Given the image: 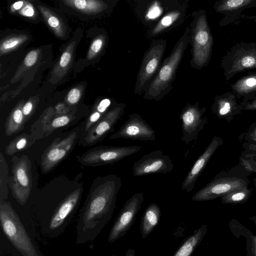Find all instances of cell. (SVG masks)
I'll use <instances>...</instances> for the list:
<instances>
[{"mask_svg": "<svg viewBox=\"0 0 256 256\" xmlns=\"http://www.w3.org/2000/svg\"><path fill=\"white\" fill-rule=\"evenodd\" d=\"M122 185V178L114 174L98 176L93 180L80 212L76 226L77 244L94 241L109 222Z\"/></svg>", "mask_w": 256, "mask_h": 256, "instance_id": "1", "label": "cell"}, {"mask_svg": "<svg viewBox=\"0 0 256 256\" xmlns=\"http://www.w3.org/2000/svg\"><path fill=\"white\" fill-rule=\"evenodd\" d=\"M189 34L190 27L188 26L146 88L144 99L160 100L172 90L177 70L189 42Z\"/></svg>", "mask_w": 256, "mask_h": 256, "instance_id": "2", "label": "cell"}, {"mask_svg": "<svg viewBox=\"0 0 256 256\" xmlns=\"http://www.w3.org/2000/svg\"><path fill=\"white\" fill-rule=\"evenodd\" d=\"M190 25L189 42L192 46L191 66L200 70L206 66L212 56L214 38L206 10L192 12Z\"/></svg>", "mask_w": 256, "mask_h": 256, "instance_id": "3", "label": "cell"}, {"mask_svg": "<svg viewBox=\"0 0 256 256\" xmlns=\"http://www.w3.org/2000/svg\"><path fill=\"white\" fill-rule=\"evenodd\" d=\"M0 222L4 233L22 256H43L8 202L0 201Z\"/></svg>", "mask_w": 256, "mask_h": 256, "instance_id": "4", "label": "cell"}, {"mask_svg": "<svg viewBox=\"0 0 256 256\" xmlns=\"http://www.w3.org/2000/svg\"><path fill=\"white\" fill-rule=\"evenodd\" d=\"M221 66L226 80L238 73L256 69V43L241 42L234 45L222 58Z\"/></svg>", "mask_w": 256, "mask_h": 256, "instance_id": "5", "label": "cell"}, {"mask_svg": "<svg viewBox=\"0 0 256 256\" xmlns=\"http://www.w3.org/2000/svg\"><path fill=\"white\" fill-rule=\"evenodd\" d=\"M12 174L8 186L13 197L21 205L26 202L32 188V164L28 156H14L11 159Z\"/></svg>", "mask_w": 256, "mask_h": 256, "instance_id": "6", "label": "cell"}, {"mask_svg": "<svg viewBox=\"0 0 256 256\" xmlns=\"http://www.w3.org/2000/svg\"><path fill=\"white\" fill-rule=\"evenodd\" d=\"M138 146H99L92 148L76 156L82 166L96 167L112 164L140 150Z\"/></svg>", "mask_w": 256, "mask_h": 256, "instance_id": "7", "label": "cell"}, {"mask_svg": "<svg viewBox=\"0 0 256 256\" xmlns=\"http://www.w3.org/2000/svg\"><path fill=\"white\" fill-rule=\"evenodd\" d=\"M80 132V124L66 136L54 140L42 156L40 169L42 173L46 174L50 172L66 158L78 143Z\"/></svg>", "mask_w": 256, "mask_h": 256, "instance_id": "8", "label": "cell"}, {"mask_svg": "<svg viewBox=\"0 0 256 256\" xmlns=\"http://www.w3.org/2000/svg\"><path fill=\"white\" fill-rule=\"evenodd\" d=\"M166 44L164 39H156L152 42L142 61L136 82L134 94H140L144 92L152 78L157 74Z\"/></svg>", "mask_w": 256, "mask_h": 256, "instance_id": "9", "label": "cell"}, {"mask_svg": "<svg viewBox=\"0 0 256 256\" xmlns=\"http://www.w3.org/2000/svg\"><path fill=\"white\" fill-rule=\"evenodd\" d=\"M144 200V194H133L124 204L110 230L108 242L112 244L124 236L134 224Z\"/></svg>", "mask_w": 256, "mask_h": 256, "instance_id": "10", "label": "cell"}, {"mask_svg": "<svg viewBox=\"0 0 256 256\" xmlns=\"http://www.w3.org/2000/svg\"><path fill=\"white\" fill-rule=\"evenodd\" d=\"M125 107L124 104L120 103L109 110L86 134L80 138L78 144L88 147L103 140L114 130L116 124L124 114Z\"/></svg>", "mask_w": 256, "mask_h": 256, "instance_id": "11", "label": "cell"}, {"mask_svg": "<svg viewBox=\"0 0 256 256\" xmlns=\"http://www.w3.org/2000/svg\"><path fill=\"white\" fill-rule=\"evenodd\" d=\"M206 111V108H200L198 103L188 104L182 110L180 115L182 132L180 138L186 144L197 139L199 132L206 122V118L202 117Z\"/></svg>", "mask_w": 256, "mask_h": 256, "instance_id": "12", "label": "cell"}, {"mask_svg": "<svg viewBox=\"0 0 256 256\" xmlns=\"http://www.w3.org/2000/svg\"><path fill=\"white\" fill-rule=\"evenodd\" d=\"M174 168V164L170 157L164 154L161 150H156L143 156L134 162L132 171L134 176H141L152 174H166Z\"/></svg>", "mask_w": 256, "mask_h": 256, "instance_id": "13", "label": "cell"}, {"mask_svg": "<svg viewBox=\"0 0 256 256\" xmlns=\"http://www.w3.org/2000/svg\"><path fill=\"white\" fill-rule=\"evenodd\" d=\"M109 138H126L142 141H154V130L138 114H132L118 131L112 134Z\"/></svg>", "mask_w": 256, "mask_h": 256, "instance_id": "14", "label": "cell"}, {"mask_svg": "<svg viewBox=\"0 0 256 256\" xmlns=\"http://www.w3.org/2000/svg\"><path fill=\"white\" fill-rule=\"evenodd\" d=\"M246 182L236 178H214L192 197L195 202L211 200L240 188H245Z\"/></svg>", "mask_w": 256, "mask_h": 256, "instance_id": "15", "label": "cell"}, {"mask_svg": "<svg viewBox=\"0 0 256 256\" xmlns=\"http://www.w3.org/2000/svg\"><path fill=\"white\" fill-rule=\"evenodd\" d=\"M83 190L82 186H79L60 202L50 220L49 229L52 232H57L68 222L79 204Z\"/></svg>", "mask_w": 256, "mask_h": 256, "instance_id": "16", "label": "cell"}, {"mask_svg": "<svg viewBox=\"0 0 256 256\" xmlns=\"http://www.w3.org/2000/svg\"><path fill=\"white\" fill-rule=\"evenodd\" d=\"M220 142V138L216 136L212 138L204 152L198 158L188 172L182 183V190L189 192L193 190L196 180Z\"/></svg>", "mask_w": 256, "mask_h": 256, "instance_id": "17", "label": "cell"}, {"mask_svg": "<svg viewBox=\"0 0 256 256\" xmlns=\"http://www.w3.org/2000/svg\"><path fill=\"white\" fill-rule=\"evenodd\" d=\"M254 7H256V0H220L214 5L216 12L225 16L220 22V26L234 22L240 16L243 10Z\"/></svg>", "mask_w": 256, "mask_h": 256, "instance_id": "18", "label": "cell"}, {"mask_svg": "<svg viewBox=\"0 0 256 256\" xmlns=\"http://www.w3.org/2000/svg\"><path fill=\"white\" fill-rule=\"evenodd\" d=\"M232 92L238 98L248 100L256 96V72L244 76L231 84Z\"/></svg>", "mask_w": 256, "mask_h": 256, "instance_id": "19", "label": "cell"}, {"mask_svg": "<svg viewBox=\"0 0 256 256\" xmlns=\"http://www.w3.org/2000/svg\"><path fill=\"white\" fill-rule=\"evenodd\" d=\"M24 100L19 102L12 109L7 117L5 124V134L7 136H11L21 131L26 122L22 112Z\"/></svg>", "mask_w": 256, "mask_h": 256, "instance_id": "20", "label": "cell"}, {"mask_svg": "<svg viewBox=\"0 0 256 256\" xmlns=\"http://www.w3.org/2000/svg\"><path fill=\"white\" fill-rule=\"evenodd\" d=\"M237 97L232 92H226L215 97L212 111L219 116H225L241 108L237 103Z\"/></svg>", "mask_w": 256, "mask_h": 256, "instance_id": "21", "label": "cell"}, {"mask_svg": "<svg viewBox=\"0 0 256 256\" xmlns=\"http://www.w3.org/2000/svg\"><path fill=\"white\" fill-rule=\"evenodd\" d=\"M161 215L160 208L158 204L151 203L146 208L140 224L142 237L146 238L159 222Z\"/></svg>", "mask_w": 256, "mask_h": 256, "instance_id": "22", "label": "cell"}, {"mask_svg": "<svg viewBox=\"0 0 256 256\" xmlns=\"http://www.w3.org/2000/svg\"><path fill=\"white\" fill-rule=\"evenodd\" d=\"M111 104L109 98H103L98 101L94 105L91 113L82 124L80 137L86 134L108 111Z\"/></svg>", "mask_w": 256, "mask_h": 256, "instance_id": "23", "label": "cell"}, {"mask_svg": "<svg viewBox=\"0 0 256 256\" xmlns=\"http://www.w3.org/2000/svg\"><path fill=\"white\" fill-rule=\"evenodd\" d=\"M63 2L72 8L86 14H96L108 8L106 2L98 0H65Z\"/></svg>", "mask_w": 256, "mask_h": 256, "instance_id": "24", "label": "cell"}, {"mask_svg": "<svg viewBox=\"0 0 256 256\" xmlns=\"http://www.w3.org/2000/svg\"><path fill=\"white\" fill-rule=\"evenodd\" d=\"M75 46L76 42H72L64 50L52 71V76L55 80H60L72 65Z\"/></svg>", "mask_w": 256, "mask_h": 256, "instance_id": "25", "label": "cell"}, {"mask_svg": "<svg viewBox=\"0 0 256 256\" xmlns=\"http://www.w3.org/2000/svg\"><path fill=\"white\" fill-rule=\"evenodd\" d=\"M42 16L48 28L58 38H64L66 34V26L62 18L50 9L38 5Z\"/></svg>", "mask_w": 256, "mask_h": 256, "instance_id": "26", "label": "cell"}, {"mask_svg": "<svg viewBox=\"0 0 256 256\" xmlns=\"http://www.w3.org/2000/svg\"><path fill=\"white\" fill-rule=\"evenodd\" d=\"M206 231V225L196 230L182 244L173 256H190L202 242Z\"/></svg>", "mask_w": 256, "mask_h": 256, "instance_id": "27", "label": "cell"}, {"mask_svg": "<svg viewBox=\"0 0 256 256\" xmlns=\"http://www.w3.org/2000/svg\"><path fill=\"white\" fill-rule=\"evenodd\" d=\"M185 13L184 10L179 8L166 13L151 30L149 36H155L176 24L178 20H182Z\"/></svg>", "mask_w": 256, "mask_h": 256, "instance_id": "28", "label": "cell"}, {"mask_svg": "<svg viewBox=\"0 0 256 256\" xmlns=\"http://www.w3.org/2000/svg\"><path fill=\"white\" fill-rule=\"evenodd\" d=\"M36 140L30 134L23 133L12 140L5 148L6 154L12 156L32 146Z\"/></svg>", "mask_w": 256, "mask_h": 256, "instance_id": "29", "label": "cell"}, {"mask_svg": "<svg viewBox=\"0 0 256 256\" xmlns=\"http://www.w3.org/2000/svg\"><path fill=\"white\" fill-rule=\"evenodd\" d=\"M77 116L76 110L68 114L54 117L44 130L42 138L48 136L54 132L62 128L70 126L76 121Z\"/></svg>", "mask_w": 256, "mask_h": 256, "instance_id": "30", "label": "cell"}, {"mask_svg": "<svg viewBox=\"0 0 256 256\" xmlns=\"http://www.w3.org/2000/svg\"><path fill=\"white\" fill-rule=\"evenodd\" d=\"M56 116L52 108L46 110L40 118L31 126L30 134L36 140L42 138L43 132L52 119Z\"/></svg>", "mask_w": 256, "mask_h": 256, "instance_id": "31", "label": "cell"}, {"mask_svg": "<svg viewBox=\"0 0 256 256\" xmlns=\"http://www.w3.org/2000/svg\"><path fill=\"white\" fill-rule=\"evenodd\" d=\"M28 36L25 34H12L2 39L0 44V54L2 56L20 47Z\"/></svg>", "mask_w": 256, "mask_h": 256, "instance_id": "32", "label": "cell"}, {"mask_svg": "<svg viewBox=\"0 0 256 256\" xmlns=\"http://www.w3.org/2000/svg\"><path fill=\"white\" fill-rule=\"evenodd\" d=\"M8 167L5 158L0 152V201L6 200L8 196L9 182Z\"/></svg>", "mask_w": 256, "mask_h": 256, "instance_id": "33", "label": "cell"}, {"mask_svg": "<svg viewBox=\"0 0 256 256\" xmlns=\"http://www.w3.org/2000/svg\"><path fill=\"white\" fill-rule=\"evenodd\" d=\"M106 42V36L100 34L96 36L92 40L86 55L88 60L95 58L103 50Z\"/></svg>", "mask_w": 256, "mask_h": 256, "instance_id": "34", "label": "cell"}, {"mask_svg": "<svg viewBox=\"0 0 256 256\" xmlns=\"http://www.w3.org/2000/svg\"><path fill=\"white\" fill-rule=\"evenodd\" d=\"M249 192L246 188L235 190L226 194L222 198L224 202L236 204L243 202L248 197Z\"/></svg>", "mask_w": 256, "mask_h": 256, "instance_id": "35", "label": "cell"}, {"mask_svg": "<svg viewBox=\"0 0 256 256\" xmlns=\"http://www.w3.org/2000/svg\"><path fill=\"white\" fill-rule=\"evenodd\" d=\"M82 93V88L79 86L72 88L68 92L66 102L68 106L76 105L80 101Z\"/></svg>", "mask_w": 256, "mask_h": 256, "instance_id": "36", "label": "cell"}, {"mask_svg": "<svg viewBox=\"0 0 256 256\" xmlns=\"http://www.w3.org/2000/svg\"><path fill=\"white\" fill-rule=\"evenodd\" d=\"M38 100L34 98H30L25 102L22 107V112L26 122L30 118L36 107Z\"/></svg>", "mask_w": 256, "mask_h": 256, "instance_id": "37", "label": "cell"}, {"mask_svg": "<svg viewBox=\"0 0 256 256\" xmlns=\"http://www.w3.org/2000/svg\"><path fill=\"white\" fill-rule=\"evenodd\" d=\"M40 54L39 49L34 50L28 52L24 60L23 66L28 68L33 66L37 62Z\"/></svg>", "mask_w": 256, "mask_h": 256, "instance_id": "38", "label": "cell"}, {"mask_svg": "<svg viewBox=\"0 0 256 256\" xmlns=\"http://www.w3.org/2000/svg\"><path fill=\"white\" fill-rule=\"evenodd\" d=\"M35 10L32 4L26 0L23 6L17 12L19 14L25 17L32 18L36 16Z\"/></svg>", "mask_w": 256, "mask_h": 256, "instance_id": "39", "label": "cell"}, {"mask_svg": "<svg viewBox=\"0 0 256 256\" xmlns=\"http://www.w3.org/2000/svg\"><path fill=\"white\" fill-rule=\"evenodd\" d=\"M240 106L242 109L256 110V96L248 100L243 101Z\"/></svg>", "mask_w": 256, "mask_h": 256, "instance_id": "40", "label": "cell"}, {"mask_svg": "<svg viewBox=\"0 0 256 256\" xmlns=\"http://www.w3.org/2000/svg\"><path fill=\"white\" fill-rule=\"evenodd\" d=\"M26 0H21L14 2L10 6V11L12 12H17L24 5Z\"/></svg>", "mask_w": 256, "mask_h": 256, "instance_id": "41", "label": "cell"}, {"mask_svg": "<svg viewBox=\"0 0 256 256\" xmlns=\"http://www.w3.org/2000/svg\"><path fill=\"white\" fill-rule=\"evenodd\" d=\"M254 222L256 226V220H254ZM252 254L254 256H256V235L252 240Z\"/></svg>", "mask_w": 256, "mask_h": 256, "instance_id": "42", "label": "cell"}, {"mask_svg": "<svg viewBox=\"0 0 256 256\" xmlns=\"http://www.w3.org/2000/svg\"><path fill=\"white\" fill-rule=\"evenodd\" d=\"M112 256H116L114 255H112ZM124 256H135V251L134 249H129L126 252V254Z\"/></svg>", "mask_w": 256, "mask_h": 256, "instance_id": "43", "label": "cell"}, {"mask_svg": "<svg viewBox=\"0 0 256 256\" xmlns=\"http://www.w3.org/2000/svg\"><path fill=\"white\" fill-rule=\"evenodd\" d=\"M252 136H254V137H256V130L254 131L253 134H252Z\"/></svg>", "mask_w": 256, "mask_h": 256, "instance_id": "44", "label": "cell"}, {"mask_svg": "<svg viewBox=\"0 0 256 256\" xmlns=\"http://www.w3.org/2000/svg\"><path fill=\"white\" fill-rule=\"evenodd\" d=\"M256 139V138H255Z\"/></svg>", "mask_w": 256, "mask_h": 256, "instance_id": "45", "label": "cell"}]
</instances>
